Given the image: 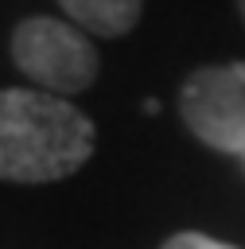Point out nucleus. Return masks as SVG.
Wrapping results in <instances>:
<instances>
[{
    "mask_svg": "<svg viewBox=\"0 0 245 249\" xmlns=\"http://www.w3.org/2000/svg\"><path fill=\"white\" fill-rule=\"evenodd\" d=\"M93 156V121L47 89H0V179L54 183Z\"/></svg>",
    "mask_w": 245,
    "mask_h": 249,
    "instance_id": "f257e3e1",
    "label": "nucleus"
},
{
    "mask_svg": "<svg viewBox=\"0 0 245 249\" xmlns=\"http://www.w3.org/2000/svg\"><path fill=\"white\" fill-rule=\"evenodd\" d=\"M12 58L39 89H54L58 97L89 89L101 66L89 35L51 16H31L12 31Z\"/></svg>",
    "mask_w": 245,
    "mask_h": 249,
    "instance_id": "f03ea898",
    "label": "nucleus"
},
{
    "mask_svg": "<svg viewBox=\"0 0 245 249\" xmlns=\"http://www.w3.org/2000/svg\"><path fill=\"white\" fill-rule=\"evenodd\" d=\"M183 124L214 152L245 156V62L198 66L179 89Z\"/></svg>",
    "mask_w": 245,
    "mask_h": 249,
    "instance_id": "7ed1b4c3",
    "label": "nucleus"
},
{
    "mask_svg": "<svg viewBox=\"0 0 245 249\" xmlns=\"http://www.w3.org/2000/svg\"><path fill=\"white\" fill-rule=\"evenodd\" d=\"M74 27L101 39H121L140 19V0H58Z\"/></svg>",
    "mask_w": 245,
    "mask_h": 249,
    "instance_id": "20e7f679",
    "label": "nucleus"
},
{
    "mask_svg": "<svg viewBox=\"0 0 245 249\" xmlns=\"http://www.w3.org/2000/svg\"><path fill=\"white\" fill-rule=\"evenodd\" d=\"M159 249H237V245L218 241V237H206V233H175V237H167Z\"/></svg>",
    "mask_w": 245,
    "mask_h": 249,
    "instance_id": "39448f33",
    "label": "nucleus"
},
{
    "mask_svg": "<svg viewBox=\"0 0 245 249\" xmlns=\"http://www.w3.org/2000/svg\"><path fill=\"white\" fill-rule=\"evenodd\" d=\"M237 8H241V19H245V0H237Z\"/></svg>",
    "mask_w": 245,
    "mask_h": 249,
    "instance_id": "423d86ee",
    "label": "nucleus"
},
{
    "mask_svg": "<svg viewBox=\"0 0 245 249\" xmlns=\"http://www.w3.org/2000/svg\"><path fill=\"white\" fill-rule=\"evenodd\" d=\"M241 160H245V156H241Z\"/></svg>",
    "mask_w": 245,
    "mask_h": 249,
    "instance_id": "0eeeda50",
    "label": "nucleus"
}]
</instances>
